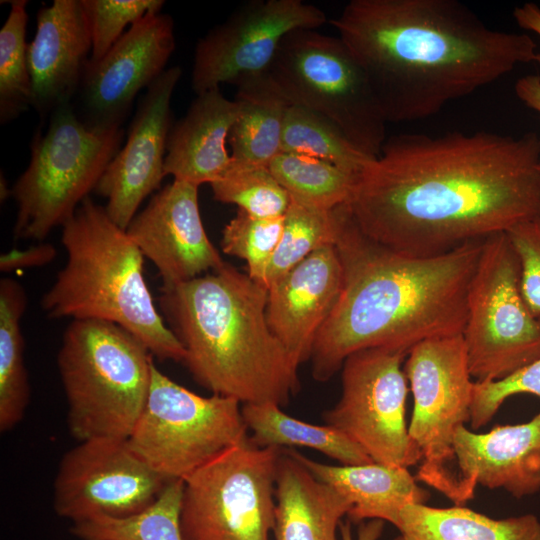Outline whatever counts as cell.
Masks as SVG:
<instances>
[{"label": "cell", "instance_id": "1", "mask_svg": "<svg viewBox=\"0 0 540 540\" xmlns=\"http://www.w3.org/2000/svg\"><path fill=\"white\" fill-rule=\"evenodd\" d=\"M540 136L402 134L358 174L347 206L360 230L431 257L540 216Z\"/></svg>", "mask_w": 540, "mask_h": 540}, {"label": "cell", "instance_id": "2", "mask_svg": "<svg viewBox=\"0 0 540 540\" xmlns=\"http://www.w3.org/2000/svg\"><path fill=\"white\" fill-rule=\"evenodd\" d=\"M329 22L386 122L430 117L538 53L529 35L495 30L457 0H351Z\"/></svg>", "mask_w": 540, "mask_h": 540}, {"label": "cell", "instance_id": "3", "mask_svg": "<svg viewBox=\"0 0 540 540\" xmlns=\"http://www.w3.org/2000/svg\"><path fill=\"white\" fill-rule=\"evenodd\" d=\"M483 242L437 256L406 255L364 234L347 203L341 205L335 247L342 288L313 345V378L328 381L350 354L362 349L408 354L424 340L462 334Z\"/></svg>", "mask_w": 540, "mask_h": 540}, {"label": "cell", "instance_id": "4", "mask_svg": "<svg viewBox=\"0 0 540 540\" xmlns=\"http://www.w3.org/2000/svg\"><path fill=\"white\" fill-rule=\"evenodd\" d=\"M268 290L234 266L162 287V316L185 349L194 380L241 404L286 405L300 389L298 367L271 331Z\"/></svg>", "mask_w": 540, "mask_h": 540}, {"label": "cell", "instance_id": "5", "mask_svg": "<svg viewBox=\"0 0 540 540\" xmlns=\"http://www.w3.org/2000/svg\"><path fill=\"white\" fill-rule=\"evenodd\" d=\"M61 242L66 263L41 299L48 317L110 322L157 359L184 361L185 349L145 281L143 254L104 206L87 197L62 226Z\"/></svg>", "mask_w": 540, "mask_h": 540}, {"label": "cell", "instance_id": "6", "mask_svg": "<svg viewBox=\"0 0 540 540\" xmlns=\"http://www.w3.org/2000/svg\"><path fill=\"white\" fill-rule=\"evenodd\" d=\"M153 362L146 346L124 328L72 320L57 356L71 435L78 442L128 439L146 403Z\"/></svg>", "mask_w": 540, "mask_h": 540}, {"label": "cell", "instance_id": "7", "mask_svg": "<svg viewBox=\"0 0 540 540\" xmlns=\"http://www.w3.org/2000/svg\"><path fill=\"white\" fill-rule=\"evenodd\" d=\"M123 135L122 128H87L72 102L58 106L47 129L35 133L30 162L11 189L17 204L14 238L42 241L62 227L95 191Z\"/></svg>", "mask_w": 540, "mask_h": 540}, {"label": "cell", "instance_id": "8", "mask_svg": "<svg viewBox=\"0 0 540 540\" xmlns=\"http://www.w3.org/2000/svg\"><path fill=\"white\" fill-rule=\"evenodd\" d=\"M268 71L291 103L331 120L364 154H380L387 122L365 73L338 36L295 30Z\"/></svg>", "mask_w": 540, "mask_h": 540}, {"label": "cell", "instance_id": "9", "mask_svg": "<svg viewBox=\"0 0 540 540\" xmlns=\"http://www.w3.org/2000/svg\"><path fill=\"white\" fill-rule=\"evenodd\" d=\"M282 448L259 447L249 435L184 481V540H270Z\"/></svg>", "mask_w": 540, "mask_h": 540}, {"label": "cell", "instance_id": "10", "mask_svg": "<svg viewBox=\"0 0 540 540\" xmlns=\"http://www.w3.org/2000/svg\"><path fill=\"white\" fill-rule=\"evenodd\" d=\"M241 405L230 397L198 395L153 362L146 403L127 440L165 479L184 480L248 437Z\"/></svg>", "mask_w": 540, "mask_h": 540}, {"label": "cell", "instance_id": "11", "mask_svg": "<svg viewBox=\"0 0 540 540\" xmlns=\"http://www.w3.org/2000/svg\"><path fill=\"white\" fill-rule=\"evenodd\" d=\"M520 280V261L506 232L485 238L462 332L477 382L504 379L540 359V316L527 306Z\"/></svg>", "mask_w": 540, "mask_h": 540}, {"label": "cell", "instance_id": "12", "mask_svg": "<svg viewBox=\"0 0 540 540\" xmlns=\"http://www.w3.org/2000/svg\"><path fill=\"white\" fill-rule=\"evenodd\" d=\"M403 369L413 395L408 433L421 455L415 477L455 502L454 437L469 422L475 383L462 334L418 343Z\"/></svg>", "mask_w": 540, "mask_h": 540}, {"label": "cell", "instance_id": "13", "mask_svg": "<svg viewBox=\"0 0 540 540\" xmlns=\"http://www.w3.org/2000/svg\"><path fill=\"white\" fill-rule=\"evenodd\" d=\"M401 351L368 348L350 354L341 367V395L323 413L324 422L355 442L373 462L409 468L421 455L408 433L407 378Z\"/></svg>", "mask_w": 540, "mask_h": 540}, {"label": "cell", "instance_id": "14", "mask_svg": "<svg viewBox=\"0 0 540 540\" xmlns=\"http://www.w3.org/2000/svg\"><path fill=\"white\" fill-rule=\"evenodd\" d=\"M168 482L133 451L127 439H89L62 457L53 506L72 523L128 517L153 504Z\"/></svg>", "mask_w": 540, "mask_h": 540}, {"label": "cell", "instance_id": "15", "mask_svg": "<svg viewBox=\"0 0 540 540\" xmlns=\"http://www.w3.org/2000/svg\"><path fill=\"white\" fill-rule=\"evenodd\" d=\"M326 13L302 0H252L212 28L196 44L192 89L196 95L223 83L269 70L289 33L316 30Z\"/></svg>", "mask_w": 540, "mask_h": 540}, {"label": "cell", "instance_id": "16", "mask_svg": "<svg viewBox=\"0 0 540 540\" xmlns=\"http://www.w3.org/2000/svg\"><path fill=\"white\" fill-rule=\"evenodd\" d=\"M174 50L170 15L148 13L131 25L99 61L88 60L76 93L79 119L91 130L121 128L136 95L166 70Z\"/></svg>", "mask_w": 540, "mask_h": 540}, {"label": "cell", "instance_id": "17", "mask_svg": "<svg viewBox=\"0 0 540 540\" xmlns=\"http://www.w3.org/2000/svg\"><path fill=\"white\" fill-rule=\"evenodd\" d=\"M182 69H166L145 91L129 126L127 139L111 160L95 192L106 199L111 220L126 230L140 205L159 190L172 127L171 99Z\"/></svg>", "mask_w": 540, "mask_h": 540}, {"label": "cell", "instance_id": "18", "mask_svg": "<svg viewBox=\"0 0 540 540\" xmlns=\"http://www.w3.org/2000/svg\"><path fill=\"white\" fill-rule=\"evenodd\" d=\"M127 234L159 272L162 287L190 281L225 262L202 223L198 186L173 180L138 211Z\"/></svg>", "mask_w": 540, "mask_h": 540}, {"label": "cell", "instance_id": "19", "mask_svg": "<svg viewBox=\"0 0 540 540\" xmlns=\"http://www.w3.org/2000/svg\"><path fill=\"white\" fill-rule=\"evenodd\" d=\"M455 505L473 498L477 485L503 489L516 498L540 490V413L516 425L476 433L465 425L454 437Z\"/></svg>", "mask_w": 540, "mask_h": 540}, {"label": "cell", "instance_id": "20", "mask_svg": "<svg viewBox=\"0 0 540 540\" xmlns=\"http://www.w3.org/2000/svg\"><path fill=\"white\" fill-rule=\"evenodd\" d=\"M342 279L338 251L330 245L268 286V325L297 367L310 360L316 336L339 298Z\"/></svg>", "mask_w": 540, "mask_h": 540}, {"label": "cell", "instance_id": "21", "mask_svg": "<svg viewBox=\"0 0 540 540\" xmlns=\"http://www.w3.org/2000/svg\"><path fill=\"white\" fill-rule=\"evenodd\" d=\"M92 50L90 25L82 0H54L37 13L27 46L31 106L41 117L75 97Z\"/></svg>", "mask_w": 540, "mask_h": 540}, {"label": "cell", "instance_id": "22", "mask_svg": "<svg viewBox=\"0 0 540 540\" xmlns=\"http://www.w3.org/2000/svg\"><path fill=\"white\" fill-rule=\"evenodd\" d=\"M239 111L238 102L227 99L220 88L198 94L184 117L171 127L165 176L198 187L216 181L233 160L226 143Z\"/></svg>", "mask_w": 540, "mask_h": 540}, {"label": "cell", "instance_id": "23", "mask_svg": "<svg viewBox=\"0 0 540 540\" xmlns=\"http://www.w3.org/2000/svg\"><path fill=\"white\" fill-rule=\"evenodd\" d=\"M291 452L318 480L350 501L352 507L347 517L351 523L378 519L397 527L406 506L426 504L430 498V493L417 484L416 477L405 467L375 462L329 465L294 449Z\"/></svg>", "mask_w": 540, "mask_h": 540}, {"label": "cell", "instance_id": "24", "mask_svg": "<svg viewBox=\"0 0 540 540\" xmlns=\"http://www.w3.org/2000/svg\"><path fill=\"white\" fill-rule=\"evenodd\" d=\"M274 540H340L337 530L352 504L318 480L291 452L278 462Z\"/></svg>", "mask_w": 540, "mask_h": 540}, {"label": "cell", "instance_id": "25", "mask_svg": "<svg viewBox=\"0 0 540 540\" xmlns=\"http://www.w3.org/2000/svg\"><path fill=\"white\" fill-rule=\"evenodd\" d=\"M234 85L240 111L228 137L231 156L240 162L268 166L281 152L291 102L269 71L245 76Z\"/></svg>", "mask_w": 540, "mask_h": 540}, {"label": "cell", "instance_id": "26", "mask_svg": "<svg viewBox=\"0 0 540 540\" xmlns=\"http://www.w3.org/2000/svg\"><path fill=\"white\" fill-rule=\"evenodd\" d=\"M396 528L393 540H540V521L533 514L494 519L463 505H408Z\"/></svg>", "mask_w": 540, "mask_h": 540}, {"label": "cell", "instance_id": "27", "mask_svg": "<svg viewBox=\"0 0 540 540\" xmlns=\"http://www.w3.org/2000/svg\"><path fill=\"white\" fill-rule=\"evenodd\" d=\"M249 440L259 447H305L319 451L341 465L372 463L371 458L351 439L329 425H314L282 411L271 403L241 405Z\"/></svg>", "mask_w": 540, "mask_h": 540}, {"label": "cell", "instance_id": "28", "mask_svg": "<svg viewBox=\"0 0 540 540\" xmlns=\"http://www.w3.org/2000/svg\"><path fill=\"white\" fill-rule=\"evenodd\" d=\"M27 306L22 285L14 279L0 281V430L14 428L23 418L30 388L24 362L21 319Z\"/></svg>", "mask_w": 540, "mask_h": 540}, {"label": "cell", "instance_id": "29", "mask_svg": "<svg viewBox=\"0 0 540 540\" xmlns=\"http://www.w3.org/2000/svg\"><path fill=\"white\" fill-rule=\"evenodd\" d=\"M268 168L290 199L326 211L349 202L358 176L322 159L290 152L278 153Z\"/></svg>", "mask_w": 540, "mask_h": 540}, {"label": "cell", "instance_id": "30", "mask_svg": "<svg viewBox=\"0 0 540 540\" xmlns=\"http://www.w3.org/2000/svg\"><path fill=\"white\" fill-rule=\"evenodd\" d=\"M183 488V480H172L145 510L123 518L95 517L72 523L70 532L82 540H184L180 527Z\"/></svg>", "mask_w": 540, "mask_h": 540}, {"label": "cell", "instance_id": "31", "mask_svg": "<svg viewBox=\"0 0 540 540\" xmlns=\"http://www.w3.org/2000/svg\"><path fill=\"white\" fill-rule=\"evenodd\" d=\"M281 152L322 159L355 175L376 158L356 148L331 120L293 103L284 120Z\"/></svg>", "mask_w": 540, "mask_h": 540}, {"label": "cell", "instance_id": "32", "mask_svg": "<svg viewBox=\"0 0 540 540\" xmlns=\"http://www.w3.org/2000/svg\"><path fill=\"white\" fill-rule=\"evenodd\" d=\"M339 225L340 206L326 211L290 199L282 235L267 270L266 288L313 252L335 245Z\"/></svg>", "mask_w": 540, "mask_h": 540}, {"label": "cell", "instance_id": "33", "mask_svg": "<svg viewBox=\"0 0 540 540\" xmlns=\"http://www.w3.org/2000/svg\"><path fill=\"white\" fill-rule=\"evenodd\" d=\"M10 11L0 30V122L17 118L32 104L27 61V1H10Z\"/></svg>", "mask_w": 540, "mask_h": 540}, {"label": "cell", "instance_id": "34", "mask_svg": "<svg viewBox=\"0 0 540 540\" xmlns=\"http://www.w3.org/2000/svg\"><path fill=\"white\" fill-rule=\"evenodd\" d=\"M211 185L215 200L234 204L256 217H282L290 196L268 166L232 160L226 171Z\"/></svg>", "mask_w": 540, "mask_h": 540}, {"label": "cell", "instance_id": "35", "mask_svg": "<svg viewBox=\"0 0 540 540\" xmlns=\"http://www.w3.org/2000/svg\"><path fill=\"white\" fill-rule=\"evenodd\" d=\"M282 217H256L240 209L222 231V251L246 261L249 277L265 286L266 274L279 244Z\"/></svg>", "mask_w": 540, "mask_h": 540}, {"label": "cell", "instance_id": "36", "mask_svg": "<svg viewBox=\"0 0 540 540\" xmlns=\"http://www.w3.org/2000/svg\"><path fill=\"white\" fill-rule=\"evenodd\" d=\"M92 39L89 60L99 61L133 25L148 13L161 12L163 0H82Z\"/></svg>", "mask_w": 540, "mask_h": 540}, {"label": "cell", "instance_id": "37", "mask_svg": "<svg viewBox=\"0 0 540 540\" xmlns=\"http://www.w3.org/2000/svg\"><path fill=\"white\" fill-rule=\"evenodd\" d=\"M522 393L540 398V359L504 379L475 381L469 419L472 430L485 426L506 399Z\"/></svg>", "mask_w": 540, "mask_h": 540}, {"label": "cell", "instance_id": "38", "mask_svg": "<svg viewBox=\"0 0 540 540\" xmlns=\"http://www.w3.org/2000/svg\"><path fill=\"white\" fill-rule=\"evenodd\" d=\"M506 234L520 261L522 296L531 312L540 316V216L518 223Z\"/></svg>", "mask_w": 540, "mask_h": 540}, {"label": "cell", "instance_id": "39", "mask_svg": "<svg viewBox=\"0 0 540 540\" xmlns=\"http://www.w3.org/2000/svg\"><path fill=\"white\" fill-rule=\"evenodd\" d=\"M57 250L50 243H40L26 249H12L0 256V270L11 272L23 268L41 267L51 263Z\"/></svg>", "mask_w": 540, "mask_h": 540}, {"label": "cell", "instance_id": "40", "mask_svg": "<svg viewBox=\"0 0 540 540\" xmlns=\"http://www.w3.org/2000/svg\"><path fill=\"white\" fill-rule=\"evenodd\" d=\"M515 94L528 108L540 114V75L527 74L515 83Z\"/></svg>", "mask_w": 540, "mask_h": 540}, {"label": "cell", "instance_id": "41", "mask_svg": "<svg viewBox=\"0 0 540 540\" xmlns=\"http://www.w3.org/2000/svg\"><path fill=\"white\" fill-rule=\"evenodd\" d=\"M385 522L383 520L373 519L361 522L356 537L352 535L351 522L347 520L341 523L339 527L340 540H379Z\"/></svg>", "mask_w": 540, "mask_h": 540}, {"label": "cell", "instance_id": "42", "mask_svg": "<svg viewBox=\"0 0 540 540\" xmlns=\"http://www.w3.org/2000/svg\"><path fill=\"white\" fill-rule=\"evenodd\" d=\"M512 15L521 28L540 36V7L537 4L529 2L517 6ZM535 62L540 65V53H537Z\"/></svg>", "mask_w": 540, "mask_h": 540}, {"label": "cell", "instance_id": "43", "mask_svg": "<svg viewBox=\"0 0 540 540\" xmlns=\"http://www.w3.org/2000/svg\"><path fill=\"white\" fill-rule=\"evenodd\" d=\"M1 189H0V197L1 201L6 200L9 196H11V189L8 188L6 180L3 178V174L1 173Z\"/></svg>", "mask_w": 540, "mask_h": 540}, {"label": "cell", "instance_id": "44", "mask_svg": "<svg viewBox=\"0 0 540 540\" xmlns=\"http://www.w3.org/2000/svg\"><path fill=\"white\" fill-rule=\"evenodd\" d=\"M538 168H539V170H540V162H539V164H538Z\"/></svg>", "mask_w": 540, "mask_h": 540}]
</instances>
